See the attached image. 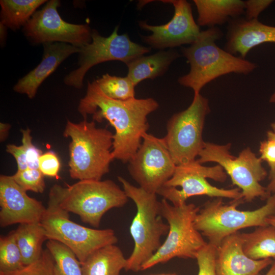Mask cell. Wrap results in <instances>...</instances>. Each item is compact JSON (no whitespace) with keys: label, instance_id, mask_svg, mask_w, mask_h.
I'll list each match as a JSON object with an SVG mask.
<instances>
[{"label":"cell","instance_id":"e575fe53","mask_svg":"<svg viewBox=\"0 0 275 275\" xmlns=\"http://www.w3.org/2000/svg\"><path fill=\"white\" fill-rule=\"evenodd\" d=\"M272 0H248L244 1L245 14L247 20L258 19L259 15L267 9L272 3Z\"/></svg>","mask_w":275,"mask_h":275},{"label":"cell","instance_id":"30bf717a","mask_svg":"<svg viewBox=\"0 0 275 275\" xmlns=\"http://www.w3.org/2000/svg\"><path fill=\"white\" fill-rule=\"evenodd\" d=\"M227 175L223 168L217 164L206 167L197 160L176 166L172 177L157 192L163 199L169 201L174 206L186 203V200L193 196H207L212 198L243 199L241 190L218 188L210 184L207 179L224 182Z\"/></svg>","mask_w":275,"mask_h":275},{"label":"cell","instance_id":"ac0fdd59","mask_svg":"<svg viewBox=\"0 0 275 275\" xmlns=\"http://www.w3.org/2000/svg\"><path fill=\"white\" fill-rule=\"evenodd\" d=\"M225 50L244 59L254 47L266 43H275V26L258 19L238 17L228 22Z\"/></svg>","mask_w":275,"mask_h":275},{"label":"cell","instance_id":"5b68a950","mask_svg":"<svg viewBox=\"0 0 275 275\" xmlns=\"http://www.w3.org/2000/svg\"><path fill=\"white\" fill-rule=\"evenodd\" d=\"M50 191L62 209L96 228L107 211L124 206L128 199L124 190L111 180H79L66 187L55 184Z\"/></svg>","mask_w":275,"mask_h":275},{"label":"cell","instance_id":"9c48e42d","mask_svg":"<svg viewBox=\"0 0 275 275\" xmlns=\"http://www.w3.org/2000/svg\"><path fill=\"white\" fill-rule=\"evenodd\" d=\"M231 147L230 143L205 142L196 160L201 164L214 162L221 166L233 184L241 190L244 201L251 202L256 198L267 200L270 195L266 187L260 183L267 175L262 160L249 147L243 149L238 156H234L230 152Z\"/></svg>","mask_w":275,"mask_h":275},{"label":"cell","instance_id":"83f0119b","mask_svg":"<svg viewBox=\"0 0 275 275\" xmlns=\"http://www.w3.org/2000/svg\"><path fill=\"white\" fill-rule=\"evenodd\" d=\"M94 80L103 93L111 98L126 100L135 98V86L127 76L120 77L106 73Z\"/></svg>","mask_w":275,"mask_h":275},{"label":"cell","instance_id":"cb8c5ba5","mask_svg":"<svg viewBox=\"0 0 275 275\" xmlns=\"http://www.w3.org/2000/svg\"><path fill=\"white\" fill-rule=\"evenodd\" d=\"M14 232L24 265L38 260L43 251L44 241L48 240L41 223L19 224Z\"/></svg>","mask_w":275,"mask_h":275},{"label":"cell","instance_id":"52a82bcc","mask_svg":"<svg viewBox=\"0 0 275 275\" xmlns=\"http://www.w3.org/2000/svg\"><path fill=\"white\" fill-rule=\"evenodd\" d=\"M160 209L161 215L169 226L167 237L159 249L142 265L141 270L176 257L196 259L198 252L207 243L195 227L199 207L186 203L174 206L162 199Z\"/></svg>","mask_w":275,"mask_h":275},{"label":"cell","instance_id":"7a4b0ae2","mask_svg":"<svg viewBox=\"0 0 275 275\" xmlns=\"http://www.w3.org/2000/svg\"><path fill=\"white\" fill-rule=\"evenodd\" d=\"M222 36L218 28H210L201 31L189 47L181 48L190 70L178 81L181 86L192 89L194 94H199L206 85L221 76L231 73L247 75L257 68L255 63L218 47L216 41Z\"/></svg>","mask_w":275,"mask_h":275},{"label":"cell","instance_id":"4dcf8cb0","mask_svg":"<svg viewBox=\"0 0 275 275\" xmlns=\"http://www.w3.org/2000/svg\"><path fill=\"white\" fill-rule=\"evenodd\" d=\"M44 175L35 169L17 171L13 175L15 181L25 191L43 193L45 188Z\"/></svg>","mask_w":275,"mask_h":275},{"label":"cell","instance_id":"e0dca14e","mask_svg":"<svg viewBox=\"0 0 275 275\" xmlns=\"http://www.w3.org/2000/svg\"><path fill=\"white\" fill-rule=\"evenodd\" d=\"M273 262L270 258L256 260L245 255L239 232L224 238L216 247V275H260Z\"/></svg>","mask_w":275,"mask_h":275},{"label":"cell","instance_id":"836d02e7","mask_svg":"<svg viewBox=\"0 0 275 275\" xmlns=\"http://www.w3.org/2000/svg\"><path fill=\"white\" fill-rule=\"evenodd\" d=\"M260 159L266 161L270 170L275 169V134L272 130L267 132V140L260 143Z\"/></svg>","mask_w":275,"mask_h":275},{"label":"cell","instance_id":"8fae6325","mask_svg":"<svg viewBox=\"0 0 275 275\" xmlns=\"http://www.w3.org/2000/svg\"><path fill=\"white\" fill-rule=\"evenodd\" d=\"M210 111L208 100L200 93L196 94L186 109L174 114L169 120L163 139L177 166L196 160L204 148L202 134Z\"/></svg>","mask_w":275,"mask_h":275},{"label":"cell","instance_id":"ba28073f","mask_svg":"<svg viewBox=\"0 0 275 275\" xmlns=\"http://www.w3.org/2000/svg\"><path fill=\"white\" fill-rule=\"evenodd\" d=\"M48 240L59 242L75 254L80 263L96 250L118 241L111 229L90 228L69 218V212L62 209L49 191L48 206L41 221Z\"/></svg>","mask_w":275,"mask_h":275},{"label":"cell","instance_id":"f1b7e54d","mask_svg":"<svg viewBox=\"0 0 275 275\" xmlns=\"http://www.w3.org/2000/svg\"><path fill=\"white\" fill-rule=\"evenodd\" d=\"M14 231L0 237V274L18 270L24 266Z\"/></svg>","mask_w":275,"mask_h":275},{"label":"cell","instance_id":"44dd1931","mask_svg":"<svg viewBox=\"0 0 275 275\" xmlns=\"http://www.w3.org/2000/svg\"><path fill=\"white\" fill-rule=\"evenodd\" d=\"M180 56L175 49L159 51L149 56H142L126 64L127 76L136 86L147 79H153L162 75L170 65Z\"/></svg>","mask_w":275,"mask_h":275},{"label":"cell","instance_id":"f546056e","mask_svg":"<svg viewBox=\"0 0 275 275\" xmlns=\"http://www.w3.org/2000/svg\"><path fill=\"white\" fill-rule=\"evenodd\" d=\"M54 268L53 257L46 248L34 262L15 271L0 275H54Z\"/></svg>","mask_w":275,"mask_h":275},{"label":"cell","instance_id":"d4e9b609","mask_svg":"<svg viewBox=\"0 0 275 275\" xmlns=\"http://www.w3.org/2000/svg\"><path fill=\"white\" fill-rule=\"evenodd\" d=\"M46 0H1V25L13 31L24 26Z\"/></svg>","mask_w":275,"mask_h":275},{"label":"cell","instance_id":"603a6c76","mask_svg":"<svg viewBox=\"0 0 275 275\" xmlns=\"http://www.w3.org/2000/svg\"><path fill=\"white\" fill-rule=\"evenodd\" d=\"M243 253L256 260L271 259L275 261V226L258 227L250 233H240Z\"/></svg>","mask_w":275,"mask_h":275},{"label":"cell","instance_id":"f35d334b","mask_svg":"<svg viewBox=\"0 0 275 275\" xmlns=\"http://www.w3.org/2000/svg\"><path fill=\"white\" fill-rule=\"evenodd\" d=\"M265 275H275V261H273L269 269Z\"/></svg>","mask_w":275,"mask_h":275},{"label":"cell","instance_id":"b9f144b4","mask_svg":"<svg viewBox=\"0 0 275 275\" xmlns=\"http://www.w3.org/2000/svg\"><path fill=\"white\" fill-rule=\"evenodd\" d=\"M156 275H176L175 273H163V274H156Z\"/></svg>","mask_w":275,"mask_h":275},{"label":"cell","instance_id":"8d00e7d4","mask_svg":"<svg viewBox=\"0 0 275 275\" xmlns=\"http://www.w3.org/2000/svg\"><path fill=\"white\" fill-rule=\"evenodd\" d=\"M11 127L9 124L0 123V139L1 142H4L7 138L9 130Z\"/></svg>","mask_w":275,"mask_h":275},{"label":"cell","instance_id":"4fadbf2b","mask_svg":"<svg viewBox=\"0 0 275 275\" xmlns=\"http://www.w3.org/2000/svg\"><path fill=\"white\" fill-rule=\"evenodd\" d=\"M176 166L163 138L145 133L140 148L128 162V170L140 187L157 195L172 177Z\"/></svg>","mask_w":275,"mask_h":275},{"label":"cell","instance_id":"1f68e13d","mask_svg":"<svg viewBox=\"0 0 275 275\" xmlns=\"http://www.w3.org/2000/svg\"><path fill=\"white\" fill-rule=\"evenodd\" d=\"M216 246L207 242L198 253L196 259L198 265V275H216L215 259Z\"/></svg>","mask_w":275,"mask_h":275},{"label":"cell","instance_id":"4316f807","mask_svg":"<svg viewBox=\"0 0 275 275\" xmlns=\"http://www.w3.org/2000/svg\"><path fill=\"white\" fill-rule=\"evenodd\" d=\"M46 246L54 259V275H83L80 262L68 248L52 240Z\"/></svg>","mask_w":275,"mask_h":275},{"label":"cell","instance_id":"d6986e66","mask_svg":"<svg viewBox=\"0 0 275 275\" xmlns=\"http://www.w3.org/2000/svg\"><path fill=\"white\" fill-rule=\"evenodd\" d=\"M43 45V53L41 62L33 70L18 80L13 90L25 94L30 99L36 96L37 90L44 81L58 66L70 55L79 53L80 48L72 45L50 42Z\"/></svg>","mask_w":275,"mask_h":275},{"label":"cell","instance_id":"277c9868","mask_svg":"<svg viewBox=\"0 0 275 275\" xmlns=\"http://www.w3.org/2000/svg\"><path fill=\"white\" fill-rule=\"evenodd\" d=\"M118 179L128 198L134 202L136 207L129 228L134 248L127 259L124 269L138 272L159 249L162 244L161 237L168 234L169 226L162 220L160 201L156 194L133 185L121 176H118Z\"/></svg>","mask_w":275,"mask_h":275},{"label":"cell","instance_id":"ab89813d","mask_svg":"<svg viewBox=\"0 0 275 275\" xmlns=\"http://www.w3.org/2000/svg\"><path fill=\"white\" fill-rule=\"evenodd\" d=\"M269 102L270 103L275 104V90L274 91L272 95L270 96V98L269 99Z\"/></svg>","mask_w":275,"mask_h":275},{"label":"cell","instance_id":"d590c367","mask_svg":"<svg viewBox=\"0 0 275 275\" xmlns=\"http://www.w3.org/2000/svg\"><path fill=\"white\" fill-rule=\"evenodd\" d=\"M268 179L269 182L266 187L267 191L270 196L275 195V169L270 170Z\"/></svg>","mask_w":275,"mask_h":275},{"label":"cell","instance_id":"ffe728a7","mask_svg":"<svg viewBox=\"0 0 275 275\" xmlns=\"http://www.w3.org/2000/svg\"><path fill=\"white\" fill-rule=\"evenodd\" d=\"M198 12L197 23L210 28L222 25L244 13L241 0H194Z\"/></svg>","mask_w":275,"mask_h":275},{"label":"cell","instance_id":"74e56055","mask_svg":"<svg viewBox=\"0 0 275 275\" xmlns=\"http://www.w3.org/2000/svg\"><path fill=\"white\" fill-rule=\"evenodd\" d=\"M265 221L267 224L275 226V215L267 217Z\"/></svg>","mask_w":275,"mask_h":275},{"label":"cell","instance_id":"2e32d148","mask_svg":"<svg viewBox=\"0 0 275 275\" xmlns=\"http://www.w3.org/2000/svg\"><path fill=\"white\" fill-rule=\"evenodd\" d=\"M0 226L39 223L46 208L41 201L29 197L12 176H0Z\"/></svg>","mask_w":275,"mask_h":275},{"label":"cell","instance_id":"d6a6232c","mask_svg":"<svg viewBox=\"0 0 275 275\" xmlns=\"http://www.w3.org/2000/svg\"><path fill=\"white\" fill-rule=\"evenodd\" d=\"M61 163L56 153L49 151L42 153L39 159L38 168L44 175L54 177L57 176Z\"/></svg>","mask_w":275,"mask_h":275},{"label":"cell","instance_id":"3957f363","mask_svg":"<svg viewBox=\"0 0 275 275\" xmlns=\"http://www.w3.org/2000/svg\"><path fill=\"white\" fill-rule=\"evenodd\" d=\"M63 135L71 139L68 164L72 179L101 180L109 172L114 160L111 131L97 127L94 120L85 119L78 123L68 120Z\"/></svg>","mask_w":275,"mask_h":275},{"label":"cell","instance_id":"6da1fadb","mask_svg":"<svg viewBox=\"0 0 275 275\" xmlns=\"http://www.w3.org/2000/svg\"><path fill=\"white\" fill-rule=\"evenodd\" d=\"M159 106L153 98L126 100L111 98L105 95L95 80L88 82L87 92L80 99L78 111L86 119L92 115L93 120H107L114 128L112 154L115 159L128 162L140 148L143 136L149 127L147 116Z\"/></svg>","mask_w":275,"mask_h":275},{"label":"cell","instance_id":"9a60e30c","mask_svg":"<svg viewBox=\"0 0 275 275\" xmlns=\"http://www.w3.org/2000/svg\"><path fill=\"white\" fill-rule=\"evenodd\" d=\"M161 2L173 5V16L169 22L159 25H150L145 21H139L141 28L152 32L149 36H141L143 41L151 48L161 50L193 43L201 31L194 20L190 4L185 0Z\"/></svg>","mask_w":275,"mask_h":275},{"label":"cell","instance_id":"5bb4252c","mask_svg":"<svg viewBox=\"0 0 275 275\" xmlns=\"http://www.w3.org/2000/svg\"><path fill=\"white\" fill-rule=\"evenodd\" d=\"M60 2L47 1L23 27L26 38L34 44L61 42L80 48L90 43L92 29L87 24H75L64 21L58 11Z\"/></svg>","mask_w":275,"mask_h":275},{"label":"cell","instance_id":"7402d4cb","mask_svg":"<svg viewBox=\"0 0 275 275\" xmlns=\"http://www.w3.org/2000/svg\"><path fill=\"white\" fill-rule=\"evenodd\" d=\"M126 263L121 250L110 244L95 251L81 265L83 275H119Z\"/></svg>","mask_w":275,"mask_h":275},{"label":"cell","instance_id":"7c38bea8","mask_svg":"<svg viewBox=\"0 0 275 275\" xmlns=\"http://www.w3.org/2000/svg\"><path fill=\"white\" fill-rule=\"evenodd\" d=\"M118 28L116 26L107 37L102 36L97 30H92L91 42L79 48L78 67L64 77L66 85L80 89L86 74L95 65L110 61H121L126 65L150 52V47L132 41L126 34H119Z\"/></svg>","mask_w":275,"mask_h":275},{"label":"cell","instance_id":"484cf974","mask_svg":"<svg viewBox=\"0 0 275 275\" xmlns=\"http://www.w3.org/2000/svg\"><path fill=\"white\" fill-rule=\"evenodd\" d=\"M20 131L22 133V145L8 144L6 151L15 158L17 171L27 169H38L39 159L42 152L33 145L30 129H21Z\"/></svg>","mask_w":275,"mask_h":275},{"label":"cell","instance_id":"8992f818","mask_svg":"<svg viewBox=\"0 0 275 275\" xmlns=\"http://www.w3.org/2000/svg\"><path fill=\"white\" fill-rule=\"evenodd\" d=\"M243 202L240 199L225 204L221 198L207 201L196 215V229L217 247L224 238L240 229L268 225L266 218L275 215V195H271L264 205L252 211L237 209Z\"/></svg>","mask_w":275,"mask_h":275},{"label":"cell","instance_id":"60d3db41","mask_svg":"<svg viewBox=\"0 0 275 275\" xmlns=\"http://www.w3.org/2000/svg\"><path fill=\"white\" fill-rule=\"evenodd\" d=\"M271 127L272 129V131L275 132V121L271 124Z\"/></svg>","mask_w":275,"mask_h":275}]
</instances>
